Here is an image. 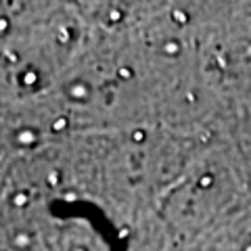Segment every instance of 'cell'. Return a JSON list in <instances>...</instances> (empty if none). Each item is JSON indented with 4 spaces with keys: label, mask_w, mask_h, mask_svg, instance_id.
<instances>
[{
    "label": "cell",
    "mask_w": 251,
    "mask_h": 251,
    "mask_svg": "<svg viewBox=\"0 0 251 251\" xmlns=\"http://www.w3.org/2000/svg\"><path fill=\"white\" fill-rule=\"evenodd\" d=\"M163 50H166V52H170V54H174V52H178V50H180V46H178V42L170 40L166 46H163Z\"/></svg>",
    "instance_id": "1"
},
{
    "label": "cell",
    "mask_w": 251,
    "mask_h": 251,
    "mask_svg": "<svg viewBox=\"0 0 251 251\" xmlns=\"http://www.w3.org/2000/svg\"><path fill=\"white\" fill-rule=\"evenodd\" d=\"M13 203H15V205H25V203H27V195L25 193H19L17 197L13 199Z\"/></svg>",
    "instance_id": "2"
},
{
    "label": "cell",
    "mask_w": 251,
    "mask_h": 251,
    "mask_svg": "<svg viewBox=\"0 0 251 251\" xmlns=\"http://www.w3.org/2000/svg\"><path fill=\"white\" fill-rule=\"evenodd\" d=\"M211 182H214V178H211V174H205V176H201V180H199V184H201L203 188L211 186Z\"/></svg>",
    "instance_id": "3"
},
{
    "label": "cell",
    "mask_w": 251,
    "mask_h": 251,
    "mask_svg": "<svg viewBox=\"0 0 251 251\" xmlns=\"http://www.w3.org/2000/svg\"><path fill=\"white\" fill-rule=\"evenodd\" d=\"M132 138H134V143H143V140H145V132L143 130H136L134 134H132Z\"/></svg>",
    "instance_id": "4"
},
{
    "label": "cell",
    "mask_w": 251,
    "mask_h": 251,
    "mask_svg": "<svg viewBox=\"0 0 251 251\" xmlns=\"http://www.w3.org/2000/svg\"><path fill=\"white\" fill-rule=\"evenodd\" d=\"M31 138H34V134H31V132H23V134H19V140H21V143H29Z\"/></svg>",
    "instance_id": "5"
},
{
    "label": "cell",
    "mask_w": 251,
    "mask_h": 251,
    "mask_svg": "<svg viewBox=\"0 0 251 251\" xmlns=\"http://www.w3.org/2000/svg\"><path fill=\"white\" fill-rule=\"evenodd\" d=\"M23 82H25V84H34L36 82V74H25V75H23Z\"/></svg>",
    "instance_id": "6"
},
{
    "label": "cell",
    "mask_w": 251,
    "mask_h": 251,
    "mask_svg": "<svg viewBox=\"0 0 251 251\" xmlns=\"http://www.w3.org/2000/svg\"><path fill=\"white\" fill-rule=\"evenodd\" d=\"M65 124H67L65 120H54V124H52V128H54V130H63V128H65Z\"/></svg>",
    "instance_id": "7"
},
{
    "label": "cell",
    "mask_w": 251,
    "mask_h": 251,
    "mask_svg": "<svg viewBox=\"0 0 251 251\" xmlns=\"http://www.w3.org/2000/svg\"><path fill=\"white\" fill-rule=\"evenodd\" d=\"M109 17H111V21H117V19H122V13L115 9V11H111V15H109Z\"/></svg>",
    "instance_id": "8"
},
{
    "label": "cell",
    "mask_w": 251,
    "mask_h": 251,
    "mask_svg": "<svg viewBox=\"0 0 251 251\" xmlns=\"http://www.w3.org/2000/svg\"><path fill=\"white\" fill-rule=\"evenodd\" d=\"M174 19H178V21H186V15H184V13H180V11H174Z\"/></svg>",
    "instance_id": "9"
},
{
    "label": "cell",
    "mask_w": 251,
    "mask_h": 251,
    "mask_svg": "<svg viewBox=\"0 0 251 251\" xmlns=\"http://www.w3.org/2000/svg\"><path fill=\"white\" fill-rule=\"evenodd\" d=\"M120 75H122V77H130V75H132V72H130L128 67H124V69H120Z\"/></svg>",
    "instance_id": "10"
},
{
    "label": "cell",
    "mask_w": 251,
    "mask_h": 251,
    "mask_svg": "<svg viewBox=\"0 0 251 251\" xmlns=\"http://www.w3.org/2000/svg\"><path fill=\"white\" fill-rule=\"evenodd\" d=\"M17 245H25V243H27V237H17Z\"/></svg>",
    "instance_id": "11"
},
{
    "label": "cell",
    "mask_w": 251,
    "mask_h": 251,
    "mask_svg": "<svg viewBox=\"0 0 251 251\" xmlns=\"http://www.w3.org/2000/svg\"><path fill=\"white\" fill-rule=\"evenodd\" d=\"M75 251H86V249H75Z\"/></svg>",
    "instance_id": "12"
},
{
    "label": "cell",
    "mask_w": 251,
    "mask_h": 251,
    "mask_svg": "<svg viewBox=\"0 0 251 251\" xmlns=\"http://www.w3.org/2000/svg\"><path fill=\"white\" fill-rule=\"evenodd\" d=\"M245 251H251V247H247V249H245Z\"/></svg>",
    "instance_id": "13"
}]
</instances>
